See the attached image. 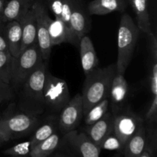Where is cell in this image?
<instances>
[{"label":"cell","instance_id":"obj_18","mask_svg":"<svg viewBox=\"0 0 157 157\" xmlns=\"http://www.w3.org/2000/svg\"><path fill=\"white\" fill-rule=\"evenodd\" d=\"M147 130L144 124L124 145L122 154L124 157H140L146 150Z\"/></svg>","mask_w":157,"mask_h":157},{"label":"cell","instance_id":"obj_32","mask_svg":"<svg viewBox=\"0 0 157 157\" xmlns=\"http://www.w3.org/2000/svg\"><path fill=\"white\" fill-rule=\"evenodd\" d=\"M51 11L55 18H61L62 10V0H48Z\"/></svg>","mask_w":157,"mask_h":157},{"label":"cell","instance_id":"obj_7","mask_svg":"<svg viewBox=\"0 0 157 157\" xmlns=\"http://www.w3.org/2000/svg\"><path fill=\"white\" fill-rule=\"evenodd\" d=\"M59 126L64 133L76 130L84 117V106L81 94H78L61 110Z\"/></svg>","mask_w":157,"mask_h":157},{"label":"cell","instance_id":"obj_25","mask_svg":"<svg viewBox=\"0 0 157 157\" xmlns=\"http://www.w3.org/2000/svg\"><path fill=\"white\" fill-rule=\"evenodd\" d=\"M109 106H110L109 98H106L93 106L84 115V122L86 125H91L102 118L104 114L108 111Z\"/></svg>","mask_w":157,"mask_h":157},{"label":"cell","instance_id":"obj_38","mask_svg":"<svg viewBox=\"0 0 157 157\" xmlns=\"http://www.w3.org/2000/svg\"><path fill=\"white\" fill-rule=\"evenodd\" d=\"M121 153H118V154H117L116 156H113V157H123L122 156H121Z\"/></svg>","mask_w":157,"mask_h":157},{"label":"cell","instance_id":"obj_12","mask_svg":"<svg viewBox=\"0 0 157 157\" xmlns=\"http://www.w3.org/2000/svg\"><path fill=\"white\" fill-rule=\"evenodd\" d=\"M114 117L115 116L111 112L107 111L99 121L86 127L85 133L100 149L103 141L113 133Z\"/></svg>","mask_w":157,"mask_h":157},{"label":"cell","instance_id":"obj_27","mask_svg":"<svg viewBox=\"0 0 157 157\" xmlns=\"http://www.w3.org/2000/svg\"><path fill=\"white\" fill-rule=\"evenodd\" d=\"M32 150L30 140L20 143L5 150L4 154L12 157H22L29 155Z\"/></svg>","mask_w":157,"mask_h":157},{"label":"cell","instance_id":"obj_8","mask_svg":"<svg viewBox=\"0 0 157 157\" xmlns=\"http://www.w3.org/2000/svg\"><path fill=\"white\" fill-rule=\"evenodd\" d=\"M35 9L37 22V43L39 46L42 58L44 61H48L50 58L52 49L53 48L51 43L48 30V19L50 16L48 14L46 8L40 2H34Z\"/></svg>","mask_w":157,"mask_h":157},{"label":"cell","instance_id":"obj_1","mask_svg":"<svg viewBox=\"0 0 157 157\" xmlns=\"http://www.w3.org/2000/svg\"><path fill=\"white\" fill-rule=\"evenodd\" d=\"M116 74V64H113L104 67H96L85 75L81 94L84 116L93 106L108 98L111 83Z\"/></svg>","mask_w":157,"mask_h":157},{"label":"cell","instance_id":"obj_11","mask_svg":"<svg viewBox=\"0 0 157 157\" xmlns=\"http://www.w3.org/2000/svg\"><path fill=\"white\" fill-rule=\"evenodd\" d=\"M129 93V86L124 75L117 73L113 78L109 93L111 113L114 116L123 110Z\"/></svg>","mask_w":157,"mask_h":157},{"label":"cell","instance_id":"obj_39","mask_svg":"<svg viewBox=\"0 0 157 157\" xmlns=\"http://www.w3.org/2000/svg\"><path fill=\"white\" fill-rule=\"evenodd\" d=\"M10 157H12V156H10ZM22 157H26V156H22Z\"/></svg>","mask_w":157,"mask_h":157},{"label":"cell","instance_id":"obj_4","mask_svg":"<svg viewBox=\"0 0 157 157\" xmlns=\"http://www.w3.org/2000/svg\"><path fill=\"white\" fill-rule=\"evenodd\" d=\"M44 61L38 43L35 42L21 52L15 59L10 84L14 88L21 87L29 75Z\"/></svg>","mask_w":157,"mask_h":157},{"label":"cell","instance_id":"obj_21","mask_svg":"<svg viewBox=\"0 0 157 157\" xmlns=\"http://www.w3.org/2000/svg\"><path fill=\"white\" fill-rule=\"evenodd\" d=\"M147 2V0H130V5L136 15V25L140 31L149 35L152 32V30Z\"/></svg>","mask_w":157,"mask_h":157},{"label":"cell","instance_id":"obj_14","mask_svg":"<svg viewBox=\"0 0 157 157\" xmlns=\"http://www.w3.org/2000/svg\"><path fill=\"white\" fill-rule=\"evenodd\" d=\"M18 21L21 25V35H22L21 52L34 43L37 42V22L34 4Z\"/></svg>","mask_w":157,"mask_h":157},{"label":"cell","instance_id":"obj_20","mask_svg":"<svg viewBox=\"0 0 157 157\" xmlns=\"http://www.w3.org/2000/svg\"><path fill=\"white\" fill-rule=\"evenodd\" d=\"M125 8L124 0H93L88 3L87 10L90 15H104L113 12H123Z\"/></svg>","mask_w":157,"mask_h":157},{"label":"cell","instance_id":"obj_3","mask_svg":"<svg viewBox=\"0 0 157 157\" xmlns=\"http://www.w3.org/2000/svg\"><path fill=\"white\" fill-rule=\"evenodd\" d=\"M47 61H44L26 79L23 84L21 110L24 113L35 115L41 113L45 107L43 87L47 71Z\"/></svg>","mask_w":157,"mask_h":157},{"label":"cell","instance_id":"obj_34","mask_svg":"<svg viewBox=\"0 0 157 157\" xmlns=\"http://www.w3.org/2000/svg\"><path fill=\"white\" fill-rule=\"evenodd\" d=\"M9 140H10V139H9L6 130L3 128L1 121H0V146H2L3 144H5V143L8 142Z\"/></svg>","mask_w":157,"mask_h":157},{"label":"cell","instance_id":"obj_9","mask_svg":"<svg viewBox=\"0 0 157 157\" xmlns=\"http://www.w3.org/2000/svg\"><path fill=\"white\" fill-rule=\"evenodd\" d=\"M144 124L143 120L133 112L121 111L114 117L113 133L120 140L123 146L134 134L140 125Z\"/></svg>","mask_w":157,"mask_h":157},{"label":"cell","instance_id":"obj_17","mask_svg":"<svg viewBox=\"0 0 157 157\" xmlns=\"http://www.w3.org/2000/svg\"><path fill=\"white\" fill-rule=\"evenodd\" d=\"M80 56L84 75H87L98 66V58L90 37L84 35L79 41Z\"/></svg>","mask_w":157,"mask_h":157},{"label":"cell","instance_id":"obj_28","mask_svg":"<svg viewBox=\"0 0 157 157\" xmlns=\"http://www.w3.org/2000/svg\"><path fill=\"white\" fill-rule=\"evenodd\" d=\"M102 149L108 150H117L122 154L124 146L121 144L120 140L117 137L116 135L113 133L103 141L101 146V150Z\"/></svg>","mask_w":157,"mask_h":157},{"label":"cell","instance_id":"obj_2","mask_svg":"<svg viewBox=\"0 0 157 157\" xmlns=\"http://www.w3.org/2000/svg\"><path fill=\"white\" fill-rule=\"evenodd\" d=\"M139 35L140 29L132 17L129 14H123L117 33L118 55L115 63L117 74H125L133 58Z\"/></svg>","mask_w":157,"mask_h":157},{"label":"cell","instance_id":"obj_24","mask_svg":"<svg viewBox=\"0 0 157 157\" xmlns=\"http://www.w3.org/2000/svg\"><path fill=\"white\" fill-rule=\"evenodd\" d=\"M15 59L9 52L0 51V78L8 84L12 81Z\"/></svg>","mask_w":157,"mask_h":157},{"label":"cell","instance_id":"obj_30","mask_svg":"<svg viewBox=\"0 0 157 157\" xmlns=\"http://www.w3.org/2000/svg\"><path fill=\"white\" fill-rule=\"evenodd\" d=\"M73 5L74 0H62V10H61V19L65 23L66 25L70 29V18L72 9H73Z\"/></svg>","mask_w":157,"mask_h":157},{"label":"cell","instance_id":"obj_36","mask_svg":"<svg viewBox=\"0 0 157 157\" xmlns=\"http://www.w3.org/2000/svg\"><path fill=\"white\" fill-rule=\"evenodd\" d=\"M140 157H153V156H152L151 155H150V153H148V152L146 151V150H145V151L144 152V153H143V154L141 155Z\"/></svg>","mask_w":157,"mask_h":157},{"label":"cell","instance_id":"obj_13","mask_svg":"<svg viewBox=\"0 0 157 157\" xmlns=\"http://www.w3.org/2000/svg\"><path fill=\"white\" fill-rule=\"evenodd\" d=\"M48 30L52 46L66 42L71 43L75 45L79 44V41L74 36L71 29L61 18H55L52 19L49 17L48 19Z\"/></svg>","mask_w":157,"mask_h":157},{"label":"cell","instance_id":"obj_37","mask_svg":"<svg viewBox=\"0 0 157 157\" xmlns=\"http://www.w3.org/2000/svg\"><path fill=\"white\" fill-rule=\"evenodd\" d=\"M54 157H73V156H66V155H62V154H58V155H56V156H55Z\"/></svg>","mask_w":157,"mask_h":157},{"label":"cell","instance_id":"obj_33","mask_svg":"<svg viewBox=\"0 0 157 157\" xmlns=\"http://www.w3.org/2000/svg\"><path fill=\"white\" fill-rule=\"evenodd\" d=\"M0 51L9 52L6 36V23L0 20Z\"/></svg>","mask_w":157,"mask_h":157},{"label":"cell","instance_id":"obj_16","mask_svg":"<svg viewBox=\"0 0 157 157\" xmlns=\"http://www.w3.org/2000/svg\"><path fill=\"white\" fill-rule=\"evenodd\" d=\"M34 2L33 0H8L0 14V20L5 23L19 21Z\"/></svg>","mask_w":157,"mask_h":157},{"label":"cell","instance_id":"obj_22","mask_svg":"<svg viewBox=\"0 0 157 157\" xmlns=\"http://www.w3.org/2000/svg\"><path fill=\"white\" fill-rule=\"evenodd\" d=\"M60 144V136L55 133L33 147L29 156L31 157H48L55 151Z\"/></svg>","mask_w":157,"mask_h":157},{"label":"cell","instance_id":"obj_15","mask_svg":"<svg viewBox=\"0 0 157 157\" xmlns=\"http://www.w3.org/2000/svg\"><path fill=\"white\" fill-rule=\"evenodd\" d=\"M70 28L72 34L78 41L90 30V20L85 10L78 2V0H74L70 18Z\"/></svg>","mask_w":157,"mask_h":157},{"label":"cell","instance_id":"obj_31","mask_svg":"<svg viewBox=\"0 0 157 157\" xmlns=\"http://www.w3.org/2000/svg\"><path fill=\"white\" fill-rule=\"evenodd\" d=\"M157 116V98H151V102H150V107L147 110L146 118L149 121H156Z\"/></svg>","mask_w":157,"mask_h":157},{"label":"cell","instance_id":"obj_19","mask_svg":"<svg viewBox=\"0 0 157 157\" xmlns=\"http://www.w3.org/2000/svg\"><path fill=\"white\" fill-rule=\"evenodd\" d=\"M6 36L9 52L15 58L21 54V28L18 21H11L6 23Z\"/></svg>","mask_w":157,"mask_h":157},{"label":"cell","instance_id":"obj_5","mask_svg":"<svg viewBox=\"0 0 157 157\" xmlns=\"http://www.w3.org/2000/svg\"><path fill=\"white\" fill-rule=\"evenodd\" d=\"M43 97L46 107L60 112L71 100L67 82L46 71Z\"/></svg>","mask_w":157,"mask_h":157},{"label":"cell","instance_id":"obj_35","mask_svg":"<svg viewBox=\"0 0 157 157\" xmlns=\"http://www.w3.org/2000/svg\"><path fill=\"white\" fill-rule=\"evenodd\" d=\"M8 0H0V14H1L3 8H4L5 5H6V2H7Z\"/></svg>","mask_w":157,"mask_h":157},{"label":"cell","instance_id":"obj_10","mask_svg":"<svg viewBox=\"0 0 157 157\" xmlns=\"http://www.w3.org/2000/svg\"><path fill=\"white\" fill-rule=\"evenodd\" d=\"M65 140L81 157H99L101 150L95 145L85 132L74 130L65 133Z\"/></svg>","mask_w":157,"mask_h":157},{"label":"cell","instance_id":"obj_29","mask_svg":"<svg viewBox=\"0 0 157 157\" xmlns=\"http://www.w3.org/2000/svg\"><path fill=\"white\" fill-rule=\"evenodd\" d=\"M15 96L14 89L10 84L0 78V104L12 100Z\"/></svg>","mask_w":157,"mask_h":157},{"label":"cell","instance_id":"obj_23","mask_svg":"<svg viewBox=\"0 0 157 157\" xmlns=\"http://www.w3.org/2000/svg\"><path fill=\"white\" fill-rule=\"evenodd\" d=\"M150 38L151 67L150 75V89L152 98H157V38L153 32L147 35Z\"/></svg>","mask_w":157,"mask_h":157},{"label":"cell","instance_id":"obj_26","mask_svg":"<svg viewBox=\"0 0 157 157\" xmlns=\"http://www.w3.org/2000/svg\"><path fill=\"white\" fill-rule=\"evenodd\" d=\"M55 133V125L52 122L46 123V124L41 125V127H39L35 130L33 136L31 137L30 142L32 149L37 144H39L40 142L48 138L49 136H51Z\"/></svg>","mask_w":157,"mask_h":157},{"label":"cell","instance_id":"obj_6","mask_svg":"<svg viewBox=\"0 0 157 157\" xmlns=\"http://www.w3.org/2000/svg\"><path fill=\"white\" fill-rule=\"evenodd\" d=\"M0 121L10 140L31 133L39 122L35 116L24 112L3 117Z\"/></svg>","mask_w":157,"mask_h":157}]
</instances>
